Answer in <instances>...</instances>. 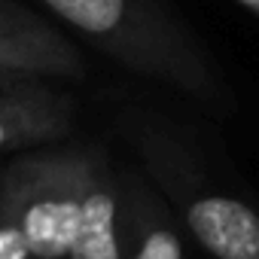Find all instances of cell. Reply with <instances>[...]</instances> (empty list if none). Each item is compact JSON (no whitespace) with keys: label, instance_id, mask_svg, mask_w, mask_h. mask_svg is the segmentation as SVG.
Returning <instances> with one entry per match:
<instances>
[{"label":"cell","instance_id":"obj_1","mask_svg":"<svg viewBox=\"0 0 259 259\" xmlns=\"http://www.w3.org/2000/svg\"><path fill=\"white\" fill-rule=\"evenodd\" d=\"M73 34L138 76L165 82L213 110H229V85L165 0H40Z\"/></svg>","mask_w":259,"mask_h":259},{"label":"cell","instance_id":"obj_2","mask_svg":"<svg viewBox=\"0 0 259 259\" xmlns=\"http://www.w3.org/2000/svg\"><path fill=\"white\" fill-rule=\"evenodd\" d=\"M128 138L147 177L159 186L201 250L213 259H259V207L213 186L183 138L165 122L132 119Z\"/></svg>","mask_w":259,"mask_h":259},{"label":"cell","instance_id":"obj_3","mask_svg":"<svg viewBox=\"0 0 259 259\" xmlns=\"http://www.w3.org/2000/svg\"><path fill=\"white\" fill-rule=\"evenodd\" d=\"M92 144L58 141L4 162L0 198L22 226L34 259H67Z\"/></svg>","mask_w":259,"mask_h":259},{"label":"cell","instance_id":"obj_4","mask_svg":"<svg viewBox=\"0 0 259 259\" xmlns=\"http://www.w3.org/2000/svg\"><path fill=\"white\" fill-rule=\"evenodd\" d=\"M0 70L28 79H82V52L40 13L0 0Z\"/></svg>","mask_w":259,"mask_h":259},{"label":"cell","instance_id":"obj_5","mask_svg":"<svg viewBox=\"0 0 259 259\" xmlns=\"http://www.w3.org/2000/svg\"><path fill=\"white\" fill-rule=\"evenodd\" d=\"M76 128V101L49 79L0 89V156L67 141Z\"/></svg>","mask_w":259,"mask_h":259},{"label":"cell","instance_id":"obj_6","mask_svg":"<svg viewBox=\"0 0 259 259\" xmlns=\"http://www.w3.org/2000/svg\"><path fill=\"white\" fill-rule=\"evenodd\" d=\"M67 259H125L122 253V168L113 165L104 147L92 144L76 235Z\"/></svg>","mask_w":259,"mask_h":259},{"label":"cell","instance_id":"obj_7","mask_svg":"<svg viewBox=\"0 0 259 259\" xmlns=\"http://www.w3.org/2000/svg\"><path fill=\"white\" fill-rule=\"evenodd\" d=\"M122 253L125 259H186L177 213L144 168H122Z\"/></svg>","mask_w":259,"mask_h":259},{"label":"cell","instance_id":"obj_8","mask_svg":"<svg viewBox=\"0 0 259 259\" xmlns=\"http://www.w3.org/2000/svg\"><path fill=\"white\" fill-rule=\"evenodd\" d=\"M0 259H34L28 238L16 223L13 210L4 204V198H0Z\"/></svg>","mask_w":259,"mask_h":259},{"label":"cell","instance_id":"obj_9","mask_svg":"<svg viewBox=\"0 0 259 259\" xmlns=\"http://www.w3.org/2000/svg\"><path fill=\"white\" fill-rule=\"evenodd\" d=\"M28 76H19V73H10V70H0V89L7 85H16V82H25Z\"/></svg>","mask_w":259,"mask_h":259},{"label":"cell","instance_id":"obj_10","mask_svg":"<svg viewBox=\"0 0 259 259\" xmlns=\"http://www.w3.org/2000/svg\"><path fill=\"white\" fill-rule=\"evenodd\" d=\"M238 4H241L244 10H250L253 16H259V0H238Z\"/></svg>","mask_w":259,"mask_h":259},{"label":"cell","instance_id":"obj_11","mask_svg":"<svg viewBox=\"0 0 259 259\" xmlns=\"http://www.w3.org/2000/svg\"><path fill=\"white\" fill-rule=\"evenodd\" d=\"M0 174H4V162H0Z\"/></svg>","mask_w":259,"mask_h":259}]
</instances>
